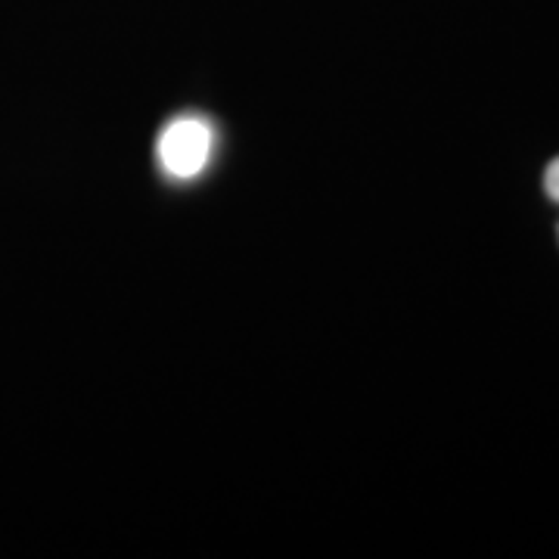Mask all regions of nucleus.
<instances>
[{
  "mask_svg": "<svg viewBox=\"0 0 559 559\" xmlns=\"http://www.w3.org/2000/svg\"><path fill=\"white\" fill-rule=\"evenodd\" d=\"M156 150H159V165L165 168V175L190 180L197 178L212 159L215 131L202 119H178L162 131Z\"/></svg>",
  "mask_w": 559,
  "mask_h": 559,
  "instance_id": "nucleus-1",
  "label": "nucleus"
},
{
  "mask_svg": "<svg viewBox=\"0 0 559 559\" xmlns=\"http://www.w3.org/2000/svg\"><path fill=\"white\" fill-rule=\"evenodd\" d=\"M544 190H547L550 200L559 202V159L550 162V168H547V175H544Z\"/></svg>",
  "mask_w": 559,
  "mask_h": 559,
  "instance_id": "nucleus-2",
  "label": "nucleus"
}]
</instances>
